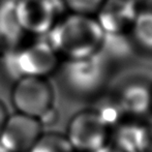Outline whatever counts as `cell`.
Instances as JSON below:
<instances>
[{"mask_svg": "<svg viewBox=\"0 0 152 152\" xmlns=\"http://www.w3.org/2000/svg\"><path fill=\"white\" fill-rule=\"evenodd\" d=\"M104 32L95 18L72 14L57 20L47 40L57 54L67 59L84 58L99 52Z\"/></svg>", "mask_w": 152, "mask_h": 152, "instance_id": "1", "label": "cell"}, {"mask_svg": "<svg viewBox=\"0 0 152 152\" xmlns=\"http://www.w3.org/2000/svg\"><path fill=\"white\" fill-rule=\"evenodd\" d=\"M58 60L48 40H38L4 51L1 63L4 72L17 81L23 77L46 78L57 68Z\"/></svg>", "mask_w": 152, "mask_h": 152, "instance_id": "2", "label": "cell"}, {"mask_svg": "<svg viewBox=\"0 0 152 152\" xmlns=\"http://www.w3.org/2000/svg\"><path fill=\"white\" fill-rule=\"evenodd\" d=\"M62 76L65 85L80 95L96 92L104 82L106 67L99 52L84 58L67 59L63 66Z\"/></svg>", "mask_w": 152, "mask_h": 152, "instance_id": "3", "label": "cell"}, {"mask_svg": "<svg viewBox=\"0 0 152 152\" xmlns=\"http://www.w3.org/2000/svg\"><path fill=\"white\" fill-rule=\"evenodd\" d=\"M12 102L18 113L39 119L53 108V90L46 78L23 77L16 81Z\"/></svg>", "mask_w": 152, "mask_h": 152, "instance_id": "4", "label": "cell"}, {"mask_svg": "<svg viewBox=\"0 0 152 152\" xmlns=\"http://www.w3.org/2000/svg\"><path fill=\"white\" fill-rule=\"evenodd\" d=\"M108 136V122L104 116L94 111H83L72 118L66 138L75 150L92 152L106 145Z\"/></svg>", "mask_w": 152, "mask_h": 152, "instance_id": "5", "label": "cell"}, {"mask_svg": "<svg viewBox=\"0 0 152 152\" xmlns=\"http://www.w3.org/2000/svg\"><path fill=\"white\" fill-rule=\"evenodd\" d=\"M62 2L56 0H16L18 19L26 34L47 35L57 21Z\"/></svg>", "mask_w": 152, "mask_h": 152, "instance_id": "6", "label": "cell"}, {"mask_svg": "<svg viewBox=\"0 0 152 152\" xmlns=\"http://www.w3.org/2000/svg\"><path fill=\"white\" fill-rule=\"evenodd\" d=\"M37 118L16 113L7 116L0 134V147L5 152H29L42 132Z\"/></svg>", "mask_w": 152, "mask_h": 152, "instance_id": "7", "label": "cell"}, {"mask_svg": "<svg viewBox=\"0 0 152 152\" xmlns=\"http://www.w3.org/2000/svg\"><path fill=\"white\" fill-rule=\"evenodd\" d=\"M137 12L134 0H104L95 19L104 33H120L132 27Z\"/></svg>", "mask_w": 152, "mask_h": 152, "instance_id": "8", "label": "cell"}, {"mask_svg": "<svg viewBox=\"0 0 152 152\" xmlns=\"http://www.w3.org/2000/svg\"><path fill=\"white\" fill-rule=\"evenodd\" d=\"M25 35L17 15L16 0H0V45L4 51L22 45Z\"/></svg>", "mask_w": 152, "mask_h": 152, "instance_id": "9", "label": "cell"}, {"mask_svg": "<svg viewBox=\"0 0 152 152\" xmlns=\"http://www.w3.org/2000/svg\"><path fill=\"white\" fill-rule=\"evenodd\" d=\"M115 147L121 152H144L147 143V126L139 123H124L114 136Z\"/></svg>", "mask_w": 152, "mask_h": 152, "instance_id": "10", "label": "cell"}, {"mask_svg": "<svg viewBox=\"0 0 152 152\" xmlns=\"http://www.w3.org/2000/svg\"><path fill=\"white\" fill-rule=\"evenodd\" d=\"M152 102L149 88L142 84H130L120 96L121 109L132 115H142L148 112Z\"/></svg>", "mask_w": 152, "mask_h": 152, "instance_id": "11", "label": "cell"}, {"mask_svg": "<svg viewBox=\"0 0 152 152\" xmlns=\"http://www.w3.org/2000/svg\"><path fill=\"white\" fill-rule=\"evenodd\" d=\"M130 28L132 40L140 48L152 52V10H138Z\"/></svg>", "mask_w": 152, "mask_h": 152, "instance_id": "12", "label": "cell"}, {"mask_svg": "<svg viewBox=\"0 0 152 152\" xmlns=\"http://www.w3.org/2000/svg\"><path fill=\"white\" fill-rule=\"evenodd\" d=\"M75 149L65 136L56 132L40 134L29 152H74Z\"/></svg>", "mask_w": 152, "mask_h": 152, "instance_id": "13", "label": "cell"}, {"mask_svg": "<svg viewBox=\"0 0 152 152\" xmlns=\"http://www.w3.org/2000/svg\"><path fill=\"white\" fill-rule=\"evenodd\" d=\"M130 49V42L124 32L120 33H104L99 52H104L110 56H123Z\"/></svg>", "mask_w": 152, "mask_h": 152, "instance_id": "14", "label": "cell"}, {"mask_svg": "<svg viewBox=\"0 0 152 152\" xmlns=\"http://www.w3.org/2000/svg\"><path fill=\"white\" fill-rule=\"evenodd\" d=\"M104 0H62V4L65 5L72 14L93 16L97 12Z\"/></svg>", "mask_w": 152, "mask_h": 152, "instance_id": "15", "label": "cell"}, {"mask_svg": "<svg viewBox=\"0 0 152 152\" xmlns=\"http://www.w3.org/2000/svg\"><path fill=\"white\" fill-rule=\"evenodd\" d=\"M6 119H7V113H6V110L3 104H2V102H0V134H1L2 129H3Z\"/></svg>", "mask_w": 152, "mask_h": 152, "instance_id": "16", "label": "cell"}, {"mask_svg": "<svg viewBox=\"0 0 152 152\" xmlns=\"http://www.w3.org/2000/svg\"><path fill=\"white\" fill-rule=\"evenodd\" d=\"M144 152H152V125L147 126V143Z\"/></svg>", "mask_w": 152, "mask_h": 152, "instance_id": "17", "label": "cell"}, {"mask_svg": "<svg viewBox=\"0 0 152 152\" xmlns=\"http://www.w3.org/2000/svg\"><path fill=\"white\" fill-rule=\"evenodd\" d=\"M92 152H121V151L119 149H117L115 146H107V145H104V146L100 147V148L96 149V150Z\"/></svg>", "mask_w": 152, "mask_h": 152, "instance_id": "18", "label": "cell"}, {"mask_svg": "<svg viewBox=\"0 0 152 152\" xmlns=\"http://www.w3.org/2000/svg\"><path fill=\"white\" fill-rule=\"evenodd\" d=\"M56 1H60V2H62V0H56Z\"/></svg>", "mask_w": 152, "mask_h": 152, "instance_id": "19", "label": "cell"}]
</instances>
